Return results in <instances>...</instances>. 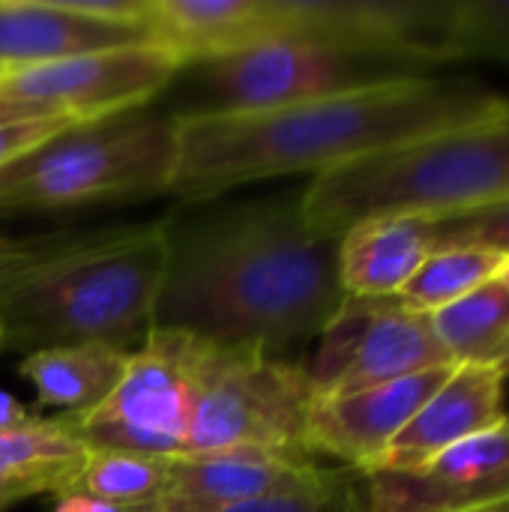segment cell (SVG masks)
I'll list each match as a JSON object with an SVG mask.
<instances>
[{
	"label": "cell",
	"instance_id": "6da1fadb",
	"mask_svg": "<svg viewBox=\"0 0 509 512\" xmlns=\"http://www.w3.org/2000/svg\"><path fill=\"white\" fill-rule=\"evenodd\" d=\"M165 240L153 327L285 360L345 303L339 237L309 228L300 192L192 204L165 219Z\"/></svg>",
	"mask_w": 509,
	"mask_h": 512
},
{
	"label": "cell",
	"instance_id": "7a4b0ae2",
	"mask_svg": "<svg viewBox=\"0 0 509 512\" xmlns=\"http://www.w3.org/2000/svg\"><path fill=\"white\" fill-rule=\"evenodd\" d=\"M509 96L471 75H414L258 114L177 120L171 195L186 204L285 174H324L408 141L477 123Z\"/></svg>",
	"mask_w": 509,
	"mask_h": 512
},
{
	"label": "cell",
	"instance_id": "3957f363",
	"mask_svg": "<svg viewBox=\"0 0 509 512\" xmlns=\"http://www.w3.org/2000/svg\"><path fill=\"white\" fill-rule=\"evenodd\" d=\"M165 219L0 237V351L102 342L138 351L165 276Z\"/></svg>",
	"mask_w": 509,
	"mask_h": 512
},
{
	"label": "cell",
	"instance_id": "277c9868",
	"mask_svg": "<svg viewBox=\"0 0 509 512\" xmlns=\"http://www.w3.org/2000/svg\"><path fill=\"white\" fill-rule=\"evenodd\" d=\"M504 198H509V108L330 168L300 189L309 228L327 237H342L351 225L375 216L441 219Z\"/></svg>",
	"mask_w": 509,
	"mask_h": 512
},
{
	"label": "cell",
	"instance_id": "5b68a950",
	"mask_svg": "<svg viewBox=\"0 0 509 512\" xmlns=\"http://www.w3.org/2000/svg\"><path fill=\"white\" fill-rule=\"evenodd\" d=\"M174 165V114L138 108L75 123L0 168V216L162 195Z\"/></svg>",
	"mask_w": 509,
	"mask_h": 512
},
{
	"label": "cell",
	"instance_id": "8992f818",
	"mask_svg": "<svg viewBox=\"0 0 509 512\" xmlns=\"http://www.w3.org/2000/svg\"><path fill=\"white\" fill-rule=\"evenodd\" d=\"M315 390L306 366L270 357L258 345L204 339L186 450H270L315 456L306 444Z\"/></svg>",
	"mask_w": 509,
	"mask_h": 512
},
{
	"label": "cell",
	"instance_id": "52a82bcc",
	"mask_svg": "<svg viewBox=\"0 0 509 512\" xmlns=\"http://www.w3.org/2000/svg\"><path fill=\"white\" fill-rule=\"evenodd\" d=\"M186 108L174 117L258 114L384 81L429 75L390 60L366 57L312 36H273L249 48L189 63Z\"/></svg>",
	"mask_w": 509,
	"mask_h": 512
},
{
	"label": "cell",
	"instance_id": "ba28073f",
	"mask_svg": "<svg viewBox=\"0 0 509 512\" xmlns=\"http://www.w3.org/2000/svg\"><path fill=\"white\" fill-rule=\"evenodd\" d=\"M204 339L153 327L117 390L84 417H60L90 450L183 456Z\"/></svg>",
	"mask_w": 509,
	"mask_h": 512
},
{
	"label": "cell",
	"instance_id": "9c48e42d",
	"mask_svg": "<svg viewBox=\"0 0 509 512\" xmlns=\"http://www.w3.org/2000/svg\"><path fill=\"white\" fill-rule=\"evenodd\" d=\"M318 339V354L306 366L315 399L456 366L435 333L432 315L414 312L396 297H345Z\"/></svg>",
	"mask_w": 509,
	"mask_h": 512
},
{
	"label": "cell",
	"instance_id": "30bf717a",
	"mask_svg": "<svg viewBox=\"0 0 509 512\" xmlns=\"http://www.w3.org/2000/svg\"><path fill=\"white\" fill-rule=\"evenodd\" d=\"M180 60L156 42L0 69V96L42 105L81 123L147 108L180 75Z\"/></svg>",
	"mask_w": 509,
	"mask_h": 512
},
{
	"label": "cell",
	"instance_id": "8fae6325",
	"mask_svg": "<svg viewBox=\"0 0 509 512\" xmlns=\"http://www.w3.org/2000/svg\"><path fill=\"white\" fill-rule=\"evenodd\" d=\"M366 512H489L509 504V420L414 471L360 474Z\"/></svg>",
	"mask_w": 509,
	"mask_h": 512
},
{
	"label": "cell",
	"instance_id": "7c38bea8",
	"mask_svg": "<svg viewBox=\"0 0 509 512\" xmlns=\"http://www.w3.org/2000/svg\"><path fill=\"white\" fill-rule=\"evenodd\" d=\"M453 369L456 366H441L366 390L312 399L306 426L309 450L315 456H330L339 468L357 474L375 471L393 438L411 423V417L450 378Z\"/></svg>",
	"mask_w": 509,
	"mask_h": 512
},
{
	"label": "cell",
	"instance_id": "4fadbf2b",
	"mask_svg": "<svg viewBox=\"0 0 509 512\" xmlns=\"http://www.w3.org/2000/svg\"><path fill=\"white\" fill-rule=\"evenodd\" d=\"M336 468L318 456H291L270 450H216L171 456L165 495L132 512H210L243 501L276 498L321 486Z\"/></svg>",
	"mask_w": 509,
	"mask_h": 512
},
{
	"label": "cell",
	"instance_id": "5bb4252c",
	"mask_svg": "<svg viewBox=\"0 0 509 512\" xmlns=\"http://www.w3.org/2000/svg\"><path fill=\"white\" fill-rule=\"evenodd\" d=\"M504 375L498 369L456 366L426 399L411 423L393 438L375 471H414L441 453L507 423ZM372 474V471H369Z\"/></svg>",
	"mask_w": 509,
	"mask_h": 512
},
{
	"label": "cell",
	"instance_id": "9a60e30c",
	"mask_svg": "<svg viewBox=\"0 0 509 512\" xmlns=\"http://www.w3.org/2000/svg\"><path fill=\"white\" fill-rule=\"evenodd\" d=\"M147 33L180 66L279 36L276 0H150Z\"/></svg>",
	"mask_w": 509,
	"mask_h": 512
},
{
	"label": "cell",
	"instance_id": "2e32d148",
	"mask_svg": "<svg viewBox=\"0 0 509 512\" xmlns=\"http://www.w3.org/2000/svg\"><path fill=\"white\" fill-rule=\"evenodd\" d=\"M153 42L141 27L105 24L60 0H0V69Z\"/></svg>",
	"mask_w": 509,
	"mask_h": 512
},
{
	"label": "cell",
	"instance_id": "e0dca14e",
	"mask_svg": "<svg viewBox=\"0 0 509 512\" xmlns=\"http://www.w3.org/2000/svg\"><path fill=\"white\" fill-rule=\"evenodd\" d=\"M435 219L375 216L339 237V279L345 297H396L414 273L438 252Z\"/></svg>",
	"mask_w": 509,
	"mask_h": 512
},
{
	"label": "cell",
	"instance_id": "ac0fdd59",
	"mask_svg": "<svg viewBox=\"0 0 509 512\" xmlns=\"http://www.w3.org/2000/svg\"><path fill=\"white\" fill-rule=\"evenodd\" d=\"M87 459L90 447L63 420L30 417L0 429V507L33 495H66Z\"/></svg>",
	"mask_w": 509,
	"mask_h": 512
},
{
	"label": "cell",
	"instance_id": "d6986e66",
	"mask_svg": "<svg viewBox=\"0 0 509 512\" xmlns=\"http://www.w3.org/2000/svg\"><path fill=\"white\" fill-rule=\"evenodd\" d=\"M132 351L87 342L27 354L18 366L45 408H60L66 420L99 408L123 381Z\"/></svg>",
	"mask_w": 509,
	"mask_h": 512
},
{
	"label": "cell",
	"instance_id": "ffe728a7",
	"mask_svg": "<svg viewBox=\"0 0 509 512\" xmlns=\"http://www.w3.org/2000/svg\"><path fill=\"white\" fill-rule=\"evenodd\" d=\"M435 333L456 366L498 369L509 366V291L486 282L474 294L432 315Z\"/></svg>",
	"mask_w": 509,
	"mask_h": 512
},
{
	"label": "cell",
	"instance_id": "44dd1931",
	"mask_svg": "<svg viewBox=\"0 0 509 512\" xmlns=\"http://www.w3.org/2000/svg\"><path fill=\"white\" fill-rule=\"evenodd\" d=\"M501 261L504 255L486 246H474V243L444 246L426 258V264L396 294V300L414 312L435 315L459 303L462 297L474 294L486 282H492L498 276Z\"/></svg>",
	"mask_w": 509,
	"mask_h": 512
},
{
	"label": "cell",
	"instance_id": "7402d4cb",
	"mask_svg": "<svg viewBox=\"0 0 509 512\" xmlns=\"http://www.w3.org/2000/svg\"><path fill=\"white\" fill-rule=\"evenodd\" d=\"M171 456H141L120 450H90L84 474L69 489L114 507L138 510L156 504L168 489Z\"/></svg>",
	"mask_w": 509,
	"mask_h": 512
},
{
	"label": "cell",
	"instance_id": "603a6c76",
	"mask_svg": "<svg viewBox=\"0 0 509 512\" xmlns=\"http://www.w3.org/2000/svg\"><path fill=\"white\" fill-rule=\"evenodd\" d=\"M450 42L456 60L509 63V0H456Z\"/></svg>",
	"mask_w": 509,
	"mask_h": 512
},
{
	"label": "cell",
	"instance_id": "cb8c5ba5",
	"mask_svg": "<svg viewBox=\"0 0 509 512\" xmlns=\"http://www.w3.org/2000/svg\"><path fill=\"white\" fill-rule=\"evenodd\" d=\"M210 512H366V507L360 495V474L348 468H336L321 486L276 495V498L243 501Z\"/></svg>",
	"mask_w": 509,
	"mask_h": 512
},
{
	"label": "cell",
	"instance_id": "d4e9b609",
	"mask_svg": "<svg viewBox=\"0 0 509 512\" xmlns=\"http://www.w3.org/2000/svg\"><path fill=\"white\" fill-rule=\"evenodd\" d=\"M438 228V243L444 246H459V243H474L486 246L492 252L509 255V198L498 204H486L468 213H453L435 219Z\"/></svg>",
	"mask_w": 509,
	"mask_h": 512
},
{
	"label": "cell",
	"instance_id": "484cf974",
	"mask_svg": "<svg viewBox=\"0 0 509 512\" xmlns=\"http://www.w3.org/2000/svg\"><path fill=\"white\" fill-rule=\"evenodd\" d=\"M75 123H81V120L54 114V117H36V120H24V123H12V126L0 129V168L15 162L18 156L30 153L33 147L45 144L48 138L66 132Z\"/></svg>",
	"mask_w": 509,
	"mask_h": 512
},
{
	"label": "cell",
	"instance_id": "4316f807",
	"mask_svg": "<svg viewBox=\"0 0 509 512\" xmlns=\"http://www.w3.org/2000/svg\"><path fill=\"white\" fill-rule=\"evenodd\" d=\"M57 111H48L42 105H30V102H12L0 96V129L12 126V123H24V120H36V117H54ZM69 117V114H66Z\"/></svg>",
	"mask_w": 509,
	"mask_h": 512
},
{
	"label": "cell",
	"instance_id": "83f0119b",
	"mask_svg": "<svg viewBox=\"0 0 509 512\" xmlns=\"http://www.w3.org/2000/svg\"><path fill=\"white\" fill-rule=\"evenodd\" d=\"M54 512H132L126 507H114V504H105V501H96V498H87V495H75V492H66V495H57V507Z\"/></svg>",
	"mask_w": 509,
	"mask_h": 512
},
{
	"label": "cell",
	"instance_id": "f1b7e54d",
	"mask_svg": "<svg viewBox=\"0 0 509 512\" xmlns=\"http://www.w3.org/2000/svg\"><path fill=\"white\" fill-rule=\"evenodd\" d=\"M27 420H30V414L15 399H9L6 393H0V429L18 426V423H27Z\"/></svg>",
	"mask_w": 509,
	"mask_h": 512
},
{
	"label": "cell",
	"instance_id": "f546056e",
	"mask_svg": "<svg viewBox=\"0 0 509 512\" xmlns=\"http://www.w3.org/2000/svg\"><path fill=\"white\" fill-rule=\"evenodd\" d=\"M495 282H501L504 288L509 291V255H504V261H501V267H498V276H495Z\"/></svg>",
	"mask_w": 509,
	"mask_h": 512
},
{
	"label": "cell",
	"instance_id": "4dcf8cb0",
	"mask_svg": "<svg viewBox=\"0 0 509 512\" xmlns=\"http://www.w3.org/2000/svg\"><path fill=\"white\" fill-rule=\"evenodd\" d=\"M489 512H509V504H504V507H495V510H489Z\"/></svg>",
	"mask_w": 509,
	"mask_h": 512
},
{
	"label": "cell",
	"instance_id": "1f68e13d",
	"mask_svg": "<svg viewBox=\"0 0 509 512\" xmlns=\"http://www.w3.org/2000/svg\"><path fill=\"white\" fill-rule=\"evenodd\" d=\"M504 378H509V366H507V369H504Z\"/></svg>",
	"mask_w": 509,
	"mask_h": 512
}]
</instances>
